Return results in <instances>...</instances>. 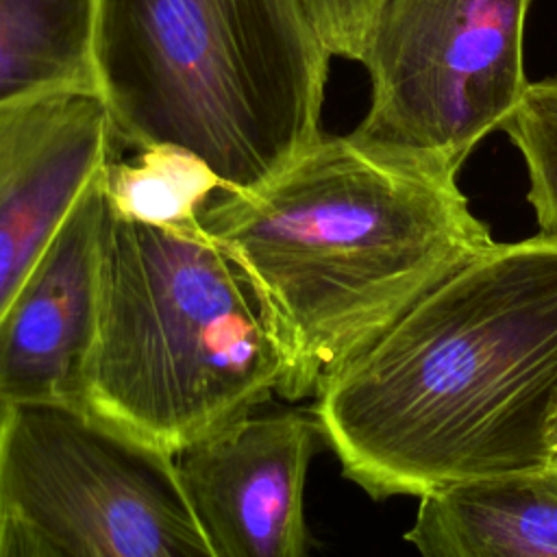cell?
Returning <instances> with one entry per match:
<instances>
[{
  "mask_svg": "<svg viewBox=\"0 0 557 557\" xmlns=\"http://www.w3.org/2000/svg\"><path fill=\"white\" fill-rule=\"evenodd\" d=\"M457 174L322 135L270 183L220 189L200 224L252 283L285 357L281 398L320 383L496 239Z\"/></svg>",
  "mask_w": 557,
  "mask_h": 557,
  "instance_id": "2",
  "label": "cell"
},
{
  "mask_svg": "<svg viewBox=\"0 0 557 557\" xmlns=\"http://www.w3.org/2000/svg\"><path fill=\"white\" fill-rule=\"evenodd\" d=\"M500 131L524 161L537 233L557 239V76L529 81Z\"/></svg>",
  "mask_w": 557,
  "mask_h": 557,
  "instance_id": "13",
  "label": "cell"
},
{
  "mask_svg": "<svg viewBox=\"0 0 557 557\" xmlns=\"http://www.w3.org/2000/svg\"><path fill=\"white\" fill-rule=\"evenodd\" d=\"M331 57L305 0H98L117 139L191 150L228 189L270 183L324 135Z\"/></svg>",
  "mask_w": 557,
  "mask_h": 557,
  "instance_id": "3",
  "label": "cell"
},
{
  "mask_svg": "<svg viewBox=\"0 0 557 557\" xmlns=\"http://www.w3.org/2000/svg\"><path fill=\"white\" fill-rule=\"evenodd\" d=\"M283 381L285 357L252 283L205 228L107 211L81 409L176 457Z\"/></svg>",
  "mask_w": 557,
  "mask_h": 557,
  "instance_id": "4",
  "label": "cell"
},
{
  "mask_svg": "<svg viewBox=\"0 0 557 557\" xmlns=\"http://www.w3.org/2000/svg\"><path fill=\"white\" fill-rule=\"evenodd\" d=\"M305 4L331 54L359 61L381 0H305Z\"/></svg>",
  "mask_w": 557,
  "mask_h": 557,
  "instance_id": "14",
  "label": "cell"
},
{
  "mask_svg": "<svg viewBox=\"0 0 557 557\" xmlns=\"http://www.w3.org/2000/svg\"><path fill=\"white\" fill-rule=\"evenodd\" d=\"M424 557H557L553 463L459 479L418 496L405 531Z\"/></svg>",
  "mask_w": 557,
  "mask_h": 557,
  "instance_id": "10",
  "label": "cell"
},
{
  "mask_svg": "<svg viewBox=\"0 0 557 557\" xmlns=\"http://www.w3.org/2000/svg\"><path fill=\"white\" fill-rule=\"evenodd\" d=\"M98 0H0V104L96 91Z\"/></svg>",
  "mask_w": 557,
  "mask_h": 557,
  "instance_id": "11",
  "label": "cell"
},
{
  "mask_svg": "<svg viewBox=\"0 0 557 557\" xmlns=\"http://www.w3.org/2000/svg\"><path fill=\"white\" fill-rule=\"evenodd\" d=\"M557 239L494 242L313 394L324 444L370 498L553 461Z\"/></svg>",
  "mask_w": 557,
  "mask_h": 557,
  "instance_id": "1",
  "label": "cell"
},
{
  "mask_svg": "<svg viewBox=\"0 0 557 557\" xmlns=\"http://www.w3.org/2000/svg\"><path fill=\"white\" fill-rule=\"evenodd\" d=\"M133 159H111L100 185L113 215L176 231L202 228L211 198L224 189L215 170L181 146L152 144Z\"/></svg>",
  "mask_w": 557,
  "mask_h": 557,
  "instance_id": "12",
  "label": "cell"
},
{
  "mask_svg": "<svg viewBox=\"0 0 557 557\" xmlns=\"http://www.w3.org/2000/svg\"><path fill=\"white\" fill-rule=\"evenodd\" d=\"M546 444H548V450H550L553 455H557V400L553 403L550 413H548V424H546Z\"/></svg>",
  "mask_w": 557,
  "mask_h": 557,
  "instance_id": "15",
  "label": "cell"
},
{
  "mask_svg": "<svg viewBox=\"0 0 557 557\" xmlns=\"http://www.w3.org/2000/svg\"><path fill=\"white\" fill-rule=\"evenodd\" d=\"M96 91H50L0 104V318L59 224L120 157Z\"/></svg>",
  "mask_w": 557,
  "mask_h": 557,
  "instance_id": "8",
  "label": "cell"
},
{
  "mask_svg": "<svg viewBox=\"0 0 557 557\" xmlns=\"http://www.w3.org/2000/svg\"><path fill=\"white\" fill-rule=\"evenodd\" d=\"M100 174L67 211L0 318V407L46 403L81 409L109 211Z\"/></svg>",
  "mask_w": 557,
  "mask_h": 557,
  "instance_id": "9",
  "label": "cell"
},
{
  "mask_svg": "<svg viewBox=\"0 0 557 557\" xmlns=\"http://www.w3.org/2000/svg\"><path fill=\"white\" fill-rule=\"evenodd\" d=\"M555 468H557V455H553V461H550Z\"/></svg>",
  "mask_w": 557,
  "mask_h": 557,
  "instance_id": "16",
  "label": "cell"
},
{
  "mask_svg": "<svg viewBox=\"0 0 557 557\" xmlns=\"http://www.w3.org/2000/svg\"><path fill=\"white\" fill-rule=\"evenodd\" d=\"M0 557H213L176 457L85 409L0 407Z\"/></svg>",
  "mask_w": 557,
  "mask_h": 557,
  "instance_id": "5",
  "label": "cell"
},
{
  "mask_svg": "<svg viewBox=\"0 0 557 557\" xmlns=\"http://www.w3.org/2000/svg\"><path fill=\"white\" fill-rule=\"evenodd\" d=\"M324 444L309 409L255 411L176 455V470L213 557H302L305 483Z\"/></svg>",
  "mask_w": 557,
  "mask_h": 557,
  "instance_id": "7",
  "label": "cell"
},
{
  "mask_svg": "<svg viewBox=\"0 0 557 557\" xmlns=\"http://www.w3.org/2000/svg\"><path fill=\"white\" fill-rule=\"evenodd\" d=\"M531 0H381L361 63L370 107L350 135L459 172L522 96Z\"/></svg>",
  "mask_w": 557,
  "mask_h": 557,
  "instance_id": "6",
  "label": "cell"
}]
</instances>
